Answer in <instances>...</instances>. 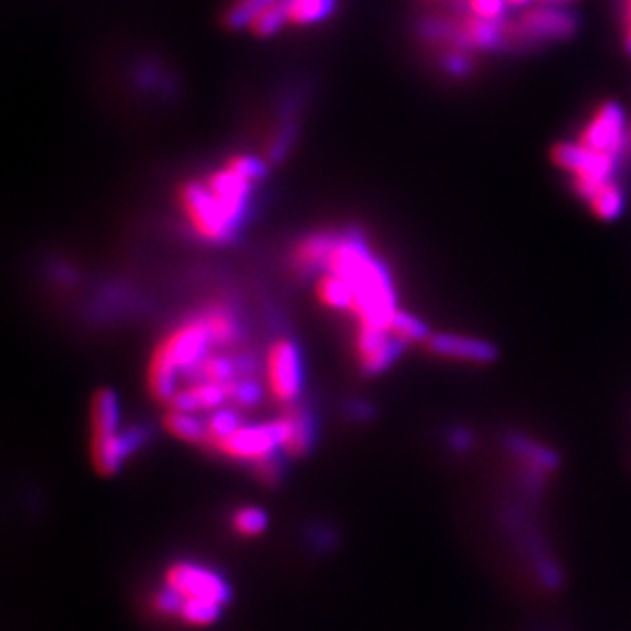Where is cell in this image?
<instances>
[{
  "label": "cell",
  "instance_id": "obj_1",
  "mask_svg": "<svg viewBox=\"0 0 631 631\" xmlns=\"http://www.w3.org/2000/svg\"><path fill=\"white\" fill-rule=\"evenodd\" d=\"M323 270L337 274L352 286L354 305L350 317L356 327H380L388 331V323L399 311L393 278L360 239L335 235Z\"/></svg>",
  "mask_w": 631,
  "mask_h": 631
},
{
  "label": "cell",
  "instance_id": "obj_2",
  "mask_svg": "<svg viewBox=\"0 0 631 631\" xmlns=\"http://www.w3.org/2000/svg\"><path fill=\"white\" fill-rule=\"evenodd\" d=\"M552 164L572 176V190L580 199L589 201L593 192L613 178L619 158L597 152L589 145L576 141H560L550 152Z\"/></svg>",
  "mask_w": 631,
  "mask_h": 631
},
{
  "label": "cell",
  "instance_id": "obj_3",
  "mask_svg": "<svg viewBox=\"0 0 631 631\" xmlns=\"http://www.w3.org/2000/svg\"><path fill=\"white\" fill-rule=\"evenodd\" d=\"M305 368L299 346L288 337H276L264 356L266 395L282 409L301 401Z\"/></svg>",
  "mask_w": 631,
  "mask_h": 631
},
{
  "label": "cell",
  "instance_id": "obj_4",
  "mask_svg": "<svg viewBox=\"0 0 631 631\" xmlns=\"http://www.w3.org/2000/svg\"><path fill=\"white\" fill-rule=\"evenodd\" d=\"M178 201L188 227L207 244H221L237 231V225L229 219L203 180L184 182L178 192Z\"/></svg>",
  "mask_w": 631,
  "mask_h": 631
},
{
  "label": "cell",
  "instance_id": "obj_5",
  "mask_svg": "<svg viewBox=\"0 0 631 631\" xmlns=\"http://www.w3.org/2000/svg\"><path fill=\"white\" fill-rule=\"evenodd\" d=\"M164 587L180 599V605L186 601H203L225 609L231 601L229 582L217 570L192 560L172 562L164 570Z\"/></svg>",
  "mask_w": 631,
  "mask_h": 631
},
{
  "label": "cell",
  "instance_id": "obj_6",
  "mask_svg": "<svg viewBox=\"0 0 631 631\" xmlns=\"http://www.w3.org/2000/svg\"><path fill=\"white\" fill-rule=\"evenodd\" d=\"M578 31V17L566 7L531 5L509 23L511 45H542L566 41Z\"/></svg>",
  "mask_w": 631,
  "mask_h": 631
},
{
  "label": "cell",
  "instance_id": "obj_7",
  "mask_svg": "<svg viewBox=\"0 0 631 631\" xmlns=\"http://www.w3.org/2000/svg\"><path fill=\"white\" fill-rule=\"evenodd\" d=\"M209 452L225 456L231 462L250 464L254 468L260 462L282 456L280 429L276 419L272 421H244L225 440L217 442Z\"/></svg>",
  "mask_w": 631,
  "mask_h": 631
},
{
  "label": "cell",
  "instance_id": "obj_8",
  "mask_svg": "<svg viewBox=\"0 0 631 631\" xmlns=\"http://www.w3.org/2000/svg\"><path fill=\"white\" fill-rule=\"evenodd\" d=\"M627 131L629 119L625 109L615 101H607L591 115L585 129L580 131L578 141L597 152L621 158L627 148Z\"/></svg>",
  "mask_w": 631,
  "mask_h": 631
},
{
  "label": "cell",
  "instance_id": "obj_9",
  "mask_svg": "<svg viewBox=\"0 0 631 631\" xmlns=\"http://www.w3.org/2000/svg\"><path fill=\"white\" fill-rule=\"evenodd\" d=\"M352 346H354L358 368L368 376L386 372L405 350L386 329L362 327V325H358L354 331Z\"/></svg>",
  "mask_w": 631,
  "mask_h": 631
},
{
  "label": "cell",
  "instance_id": "obj_10",
  "mask_svg": "<svg viewBox=\"0 0 631 631\" xmlns=\"http://www.w3.org/2000/svg\"><path fill=\"white\" fill-rule=\"evenodd\" d=\"M280 429V452L286 458H301L309 454L315 438L313 419L305 405L295 403L282 407L276 417Z\"/></svg>",
  "mask_w": 631,
  "mask_h": 631
},
{
  "label": "cell",
  "instance_id": "obj_11",
  "mask_svg": "<svg viewBox=\"0 0 631 631\" xmlns=\"http://www.w3.org/2000/svg\"><path fill=\"white\" fill-rule=\"evenodd\" d=\"M143 442H145V431L137 427L123 429L121 433L113 435V438L109 440L92 442L90 444L92 468L101 476H115L123 468V464L129 460V456L141 448Z\"/></svg>",
  "mask_w": 631,
  "mask_h": 631
},
{
  "label": "cell",
  "instance_id": "obj_12",
  "mask_svg": "<svg viewBox=\"0 0 631 631\" xmlns=\"http://www.w3.org/2000/svg\"><path fill=\"white\" fill-rule=\"evenodd\" d=\"M425 346L435 356L452 358L460 362H472V364H489L497 356L495 348L487 342H482V339L450 335V333L429 335Z\"/></svg>",
  "mask_w": 631,
  "mask_h": 631
},
{
  "label": "cell",
  "instance_id": "obj_13",
  "mask_svg": "<svg viewBox=\"0 0 631 631\" xmlns=\"http://www.w3.org/2000/svg\"><path fill=\"white\" fill-rule=\"evenodd\" d=\"M90 444L103 442L121 433V405L113 388H99L90 399Z\"/></svg>",
  "mask_w": 631,
  "mask_h": 631
},
{
  "label": "cell",
  "instance_id": "obj_14",
  "mask_svg": "<svg viewBox=\"0 0 631 631\" xmlns=\"http://www.w3.org/2000/svg\"><path fill=\"white\" fill-rule=\"evenodd\" d=\"M335 241L333 233H313L299 241L293 252V266L299 274H315L321 272L327 256L331 252V246Z\"/></svg>",
  "mask_w": 631,
  "mask_h": 631
},
{
  "label": "cell",
  "instance_id": "obj_15",
  "mask_svg": "<svg viewBox=\"0 0 631 631\" xmlns=\"http://www.w3.org/2000/svg\"><path fill=\"white\" fill-rule=\"evenodd\" d=\"M201 315L209 327L215 350H229L239 342L241 325L227 305L205 307Z\"/></svg>",
  "mask_w": 631,
  "mask_h": 631
},
{
  "label": "cell",
  "instance_id": "obj_16",
  "mask_svg": "<svg viewBox=\"0 0 631 631\" xmlns=\"http://www.w3.org/2000/svg\"><path fill=\"white\" fill-rule=\"evenodd\" d=\"M315 297L323 307L337 313L350 315L354 305L352 286L344 278H339L337 274H331L327 270H321L315 278Z\"/></svg>",
  "mask_w": 631,
  "mask_h": 631
},
{
  "label": "cell",
  "instance_id": "obj_17",
  "mask_svg": "<svg viewBox=\"0 0 631 631\" xmlns=\"http://www.w3.org/2000/svg\"><path fill=\"white\" fill-rule=\"evenodd\" d=\"M164 427L172 435V438H176L184 444H190V446H199L205 450V444H207L205 419H201L197 413L166 409Z\"/></svg>",
  "mask_w": 631,
  "mask_h": 631
},
{
  "label": "cell",
  "instance_id": "obj_18",
  "mask_svg": "<svg viewBox=\"0 0 631 631\" xmlns=\"http://www.w3.org/2000/svg\"><path fill=\"white\" fill-rule=\"evenodd\" d=\"M587 203L597 219L615 221L625 209V194L621 186L611 178L593 192V197Z\"/></svg>",
  "mask_w": 631,
  "mask_h": 631
},
{
  "label": "cell",
  "instance_id": "obj_19",
  "mask_svg": "<svg viewBox=\"0 0 631 631\" xmlns=\"http://www.w3.org/2000/svg\"><path fill=\"white\" fill-rule=\"evenodd\" d=\"M282 7L288 25L305 27L325 19L333 9V0H282Z\"/></svg>",
  "mask_w": 631,
  "mask_h": 631
},
{
  "label": "cell",
  "instance_id": "obj_20",
  "mask_svg": "<svg viewBox=\"0 0 631 631\" xmlns=\"http://www.w3.org/2000/svg\"><path fill=\"white\" fill-rule=\"evenodd\" d=\"M241 423H244V417H241L239 409H235L231 405L209 413L205 417V429H207L205 450H211L217 442L225 440L227 435H231Z\"/></svg>",
  "mask_w": 631,
  "mask_h": 631
},
{
  "label": "cell",
  "instance_id": "obj_21",
  "mask_svg": "<svg viewBox=\"0 0 631 631\" xmlns=\"http://www.w3.org/2000/svg\"><path fill=\"white\" fill-rule=\"evenodd\" d=\"M388 333H391L403 348H407L409 344H425L429 337L425 323L403 309H399L393 315L391 323H388Z\"/></svg>",
  "mask_w": 631,
  "mask_h": 631
},
{
  "label": "cell",
  "instance_id": "obj_22",
  "mask_svg": "<svg viewBox=\"0 0 631 631\" xmlns=\"http://www.w3.org/2000/svg\"><path fill=\"white\" fill-rule=\"evenodd\" d=\"M268 527V515L256 505H244L233 511L231 529L241 538H258Z\"/></svg>",
  "mask_w": 631,
  "mask_h": 631
},
{
  "label": "cell",
  "instance_id": "obj_23",
  "mask_svg": "<svg viewBox=\"0 0 631 631\" xmlns=\"http://www.w3.org/2000/svg\"><path fill=\"white\" fill-rule=\"evenodd\" d=\"M286 23V17H284V7H282V0H272V3H268L264 9H260L248 23L250 31L258 37H268L272 33H276L282 25Z\"/></svg>",
  "mask_w": 631,
  "mask_h": 631
},
{
  "label": "cell",
  "instance_id": "obj_24",
  "mask_svg": "<svg viewBox=\"0 0 631 631\" xmlns=\"http://www.w3.org/2000/svg\"><path fill=\"white\" fill-rule=\"evenodd\" d=\"M470 15L487 21H507V0H464Z\"/></svg>",
  "mask_w": 631,
  "mask_h": 631
},
{
  "label": "cell",
  "instance_id": "obj_25",
  "mask_svg": "<svg viewBox=\"0 0 631 631\" xmlns=\"http://www.w3.org/2000/svg\"><path fill=\"white\" fill-rule=\"evenodd\" d=\"M268 3H272V0H237V3L231 7L229 11V25L231 27H241V25H248L250 19L260 11L264 9Z\"/></svg>",
  "mask_w": 631,
  "mask_h": 631
},
{
  "label": "cell",
  "instance_id": "obj_26",
  "mask_svg": "<svg viewBox=\"0 0 631 631\" xmlns=\"http://www.w3.org/2000/svg\"><path fill=\"white\" fill-rule=\"evenodd\" d=\"M444 66L456 74V76H464L472 70V64L468 60V56L462 52V50H456V52H450L446 58H444Z\"/></svg>",
  "mask_w": 631,
  "mask_h": 631
},
{
  "label": "cell",
  "instance_id": "obj_27",
  "mask_svg": "<svg viewBox=\"0 0 631 631\" xmlns=\"http://www.w3.org/2000/svg\"><path fill=\"white\" fill-rule=\"evenodd\" d=\"M627 15H625V50L627 54H631V0H627V7H625Z\"/></svg>",
  "mask_w": 631,
  "mask_h": 631
},
{
  "label": "cell",
  "instance_id": "obj_28",
  "mask_svg": "<svg viewBox=\"0 0 631 631\" xmlns=\"http://www.w3.org/2000/svg\"><path fill=\"white\" fill-rule=\"evenodd\" d=\"M538 3L550 5V7H566V9H570L574 3H578V0H538Z\"/></svg>",
  "mask_w": 631,
  "mask_h": 631
},
{
  "label": "cell",
  "instance_id": "obj_29",
  "mask_svg": "<svg viewBox=\"0 0 631 631\" xmlns=\"http://www.w3.org/2000/svg\"><path fill=\"white\" fill-rule=\"evenodd\" d=\"M536 3H538V0H507L509 9H527V7L536 5Z\"/></svg>",
  "mask_w": 631,
  "mask_h": 631
},
{
  "label": "cell",
  "instance_id": "obj_30",
  "mask_svg": "<svg viewBox=\"0 0 631 631\" xmlns=\"http://www.w3.org/2000/svg\"><path fill=\"white\" fill-rule=\"evenodd\" d=\"M627 154H631V123H629V131H627V148H625Z\"/></svg>",
  "mask_w": 631,
  "mask_h": 631
}]
</instances>
